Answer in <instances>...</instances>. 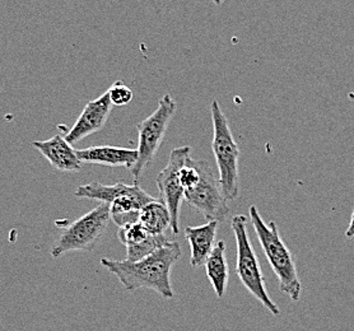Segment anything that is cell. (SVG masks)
I'll return each mask as SVG.
<instances>
[{
    "label": "cell",
    "instance_id": "cell-8",
    "mask_svg": "<svg viewBox=\"0 0 354 331\" xmlns=\"http://www.w3.org/2000/svg\"><path fill=\"white\" fill-rule=\"evenodd\" d=\"M201 173L199 182L193 189L186 190L185 200L194 209L198 210L208 222H225L230 214L225 195L209 163L195 161Z\"/></svg>",
    "mask_w": 354,
    "mask_h": 331
},
{
    "label": "cell",
    "instance_id": "cell-4",
    "mask_svg": "<svg viewBox=\"0 0 354 331\" xmlns=\"http://www.w3.org/2000/svg\"><path fill=\"white\" fill-rule=\"evenodd\" d=\"M210 115L213 122L212 149L219 171L218 181L225 200H236L240 195V148L234 142L228 119L222 111L218 101L212 102Z\"/></svg>",
    "mask_w": 354,
    "mask_h": 331
},
{
    "label": "cell",
    "instance_id": "cell-14",
    "mask_svg": "<svg viewBox=\"0 0 354 331\" xmlns=\"http://www.w3.org/2000/svg\"><path fill=\"white\" fill-rule=\"evenodd\" d=\"M225 243L218 241L205 261L207 276L209 278L218 299H222L225 296L230 278V267L225 260Z\"/></svg>",
    "mask_w": 354,
    "mask_h": 331
},
{
    "label": "cell",
    "instance_id": "cell-11",
    "mask_svg": "<svg viewBox=\"0 0 354 331\" xmlns=\"http://www.w3.org/2000/svg\"><path fill=\"white\" fill-rule=\"evenodd\" d=\"M32 146L50 162L55 170L77 172L83 167V163L77 155V149H74L72 144H69L62 135H55L48 140H36Z\"/></svg>",
    "mask_w": 354,
    "mask_h": 331
},
{
    "label": "cell",
    "instance_id": "cell-20",
    "mask_svg": "<svg viewBox=\"0 0 354 331\" xmlns=\"http://www.w3.org/2000/svg\"><path fill=\"white\" fill-rule=\"evenodd\" d=\"M346 237H348V238H353L354 237V208L353 213H352V218H351V223H349L348 229L346 231Z\"/></svg>",
    "mask_w": 354,
    "mask_h": 331
},
{
    "label": "cell",
    "instance_id": "cell-5",
    "mask_svg": "<svg viewBox=\"0 0 354 331\" xmlns=\"http://www.w3.org/2000/svg\"><path fill=\"white\" fill-rule=\"evenodd\" d=\"M231 228L234 231L237 246L236 274L240 278L245 288L258 299L270 314L279 316V307L269 297L258 256L252 247V243L250 241L246 216H234V218L231 219Z\"/></svg>",
    "mask_w": 354,
    "mask_h": 331
},
{
    "label": "cell",
    "instance_id": "cell-1",
    "mask_svg": "<svg viewBox=\"0 0 354 331\" xmlns=\"http://www.w3.org/2000/svg\"><path fill=\"white\" fill-rule=\"evenodd\" d=\"M181 255L180 243L169 241L139 261L102 258L100 263L119 279L127 291L148 288L160 293L163 299H171L175 297L171 285V270Z\"/></svg>",
    "mask_w": 354,
    "mask_h": 331
},
{
    "label": "cell",
    "instance_id": "cell-16",
    "mask_svg": "<svg viewBox=\"0 0 354 331\" xmlns=\"http://www.w3.org/2000/svg\"><path fill=\"white\" fill-rule=\"evenodd\" d=\"M169 243L165 234H151L143 243L127 247V261H139Z\"/></svg>",
    "mask_w": 354,
    "mask_h": 331
},
{
    "label": "cell",
    "instance_id": "cell-13",
    "mask_svg": "<svg viewBox=\"0 0 354 331\" xmlns=\"http://www.w3.org/2000/svg\"><path fill=\"white\" fill-rule=\"evenodd\" d=\"M218 222H207L198 227H186L185 237L190 245L192 267L205 265V261L216 246Z\"/></svg>",
    "mask_w": 354,
    "mask_h": 331
},
{
    "label": "cell",
    "instance_id": "cell-12",
    "mask_svg": "<svg viewBox=\"0 0 354 331\" xmlns=\"http://www.w3.org/2000/svg\"><path fill=\"white\" fill-rule=\"evenodd\" d=\"M77 155L82 163L101 164L107 167H125L131 170L138 161L137 149L124 146H89L86 149H78Z\"/></svg>",
    "mask_w": 354,
    "mask_h": 331
},
{
    "label": "cell",
    "instance_id": "cell-18",
    "mask_svg": "<svg viewBox=\"0 0 354 331\" xmlns=\"http://www.w3.org/2000/svg\"><path fill=\"white\" fill-rule=\"evenodd\" d=\"M109 96H110V101L113 106H127L131 102V100L134 97L133 91L124 84L122 82H115L113 86L107 91Z\"/></svg>",
    "mask_w": 354,
    "mask_h": 331
},
{
    "label": "cell",
    "instance_id": "cell-7",
    "mask_svg": "<svg viewBox=\"0 0 354 331\" xmlns=\"http://www.w3.org/2000/svg\"><path fill=\"white\" fill-rule=\"evenodd\" d=\"M176 110V101L169 95H166L160 100L156 111L138 124V161L130 170L136 184L143 175L145 169H148V166L153 161L154 155L161 146L169 129V122L175 116Z\"/></svg>",
    "mask_w": 354,
    "mask_h": 331
},
{
    "label": "cell",
    "instance_id": "cell-6",
    "mask_svg": "<svg viewBox=\"0 0 354 331\" xmlns=\"http://www.w3.org/2000/svg\"><path fill=\"white\" fill-rule=\"evenodd\" d=\"M110 219V204L101 202L97 208L65 227L51 249V256L57 258L66 252L93 250L105 234Z\"/></svg>",
    "mask_w": 354,
    "mask_h": 331
},
{
    "label": "cell",
    "instance_id": "cell-9",
    "mask_svg": "<svg viewBox=\"0 0 354 331\" xmlns=\"http://www.w3.org/2000/svg\"><path fill=\"white\" fill-rule=\"evenodd\" d=\"M190 153V146L175 148L169 154V163L156 178L160 189V200L166 205L171 216V229L174 234L180 231V208L185 199V190L180 182V170L185 166Z\"/></svg>",
    "mask_w": 354,
    "mask_h": 331
},
{
    "label": "cell",
    "instance_id": "cell-10",
    "mask_svg": "<svg viewBox=\"0 0 354 331\" xmlns=\"http://www.w3.org/2000/svg\"><path fill=\"white\" fill-rule=\"evenodd\" d=\"M113 106L107 91L102 96L88 102L80 115L78 120L73 125L72 129L65 135V140L74 146L83 139L104 129L113 110Z\"/></svg>",
    "mask_w": 354,
    "mask_h": 331
},
{
    "label": "cell",
    "instance_id": "cell-17",
    "mask_svg": "<svg viewBox=\"0 0 354 331\" xmlns=\"http://www.w3.org/2000/svg\"><path fill=\"white\" fill-rule=\"evenodd\" d=\"M149 236L151 234L147 231V228L140 222L120 227V229L118 232V237L125 247L143 243Z\"/></svg>",
    "mask_w": 354,
    "mask_h": 331
},
{
    "label": "cell",
    "instance_id": "cell-19",
    "mask_svg": "<svg viewBox=\"0 0 354 331\" xmlns=\"http://www.w3.org/2000/svg\"><path fill=\"white\" fill-rule=\"evenodd\" d=\"M199 178H201V173L196 167L195 160H193L190 155L186 161L185 166L180 170V182L186 191L193 189L194 186L199 182Z\"/></svg>",
    "mask_w": 354,
    "mask_h": 331
},
{
    "label": "cell",
    "instance_id": "cell-2",
    "mask_svg": "<svg viewBox=\"0 0 354 331\" xmlns=\"http://www.w3.org/2000/svg\"><path fill=\"white\" fill-rule=\"evenodd\" d=\"M250 219L266 258L278 278L281 290L292 301L297 302L301 299L302 284L298 278L295 258L290 249L283 243L275 222L266 225L255 205L250 208Z\"/></svg>",
    "mask_w": 354,
    "mask_h": 331
},
{
    "label": "cell",
    "instance_id": "cell-15",
    "mask_svg": "<svg viewBox=\"0 0 354 331\" xmlns=\"http://www.w3.org/2000/svg\"><path fill=\"white\" fill-rule=\"evenodd\" d=\"M139 222L151 234H163L171 227V216L166 205L161 200L147 204L139 213Z\"/></svg>",
    "mask_w": 354,
    "mask_h": 331
},
{
    "label": "cell",
    "instance_id": "cell-21",
    "mask_svg": "<svg viewBox=\"0 0 354 331\" xmlns=\"http://www.w3.org/2000/svg\"><path fill=\"white\" fill-rule=\"evenodd\" d=\"M225 0H213V3L216 4V6H221V4H223Z\"/></svg>",
    "mask_w": 354,
    "mask_h": 331
},
{
    "label": "cell",
    "instance_id": "cell-3",
    "mask_svg": "<svg viewBox=\"0 0 354 331\" xmlns=\"http://www.w3.org/2000/svg\"><path fill=\"white\" fill-rule=\"evenodd\" d=\"M74 195L78 199H91L110 204V217L119 227L139 222L142 208L156 200V198L147 194L138 184L127 185L124 182L102 185L93 181L80 186Z\"/></svg>",
    "mask_w": 354,
    "mask_h": 331
}]
</instances>
